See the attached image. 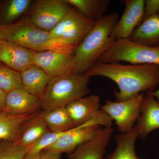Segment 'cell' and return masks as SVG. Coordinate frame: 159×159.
I'll return each instance as SVG.
<instances>
[{"instance_id":"cell-1","label":"cell","mask_w":159,"mask_h":159,"mask_svg":"<svg viewBox=\"0 0 159 159\" xmlns=\"http://www.w3.org/2000/svg\"><path fill=\"white\" fill-rule=\"evenodd\" d=\"M89 78L107 77L116 84V101H123L140 93L152 92L159 86V66L155 65H123L97 61L84 74Z\"/></svg>"},{"instance_id":"cell-2","label":"cell","mask_w":159,"mask_h":159,"mask_svg":"<svg viewBox=\"0 0 159 159\" xmlns=\"http://www.w3.org/2000/svg\"><path fill=\"white\" fill-rule=\"evenodd\" d=\"M118 20L119 14L114 12L104 15L95 21L88 34L74 50L73 73L84 74L112 45L116 40L111 37V32Z\"/></svg>"},{"instance_id":"cell-3","label":"cell","mask_w":159,"mask_h":159,"mask_svg":"<svg viewBox=\"0 0 159 159\" xmlns=\"http://www.w3.org/2000/svg\"><path fill=\"white\" fill-rule=\"evenodd\" d=\"M89 81L90 78L84 74L73 72L51 78L40 99L42 109L47 111L66 107L85 97L90 92Z\"/></svg>"},{"instance_id":"cell-4","label":"cell","mask_w":159,"mask_h":159,"mask_svg":"<svg viewBox=\"0 0 159 159\" xmlns=\"http://www.w3.org/2000/svg\"><path fill=\"white\" fill-rule=\"evenodd\" d=\"M125 61L134 65L159 66V47H152L128 39L116 40L97 61L117 63Z\"/></svg>"},{"instance_id":"cell-5","label":"cell","mask_w":159,"mask_h":159,"mask_svg":"<svg viewBox=\"0 0 159 159\" xmlns=\"http://www.w3.org/2000/svg\"><path fill=\"white\" fill-rule=\"evenodd\" d=\"M95 22L75 8H70L55 28L49 32V38L65 45L77 47L88 34Z\"/></svg>"},{"instance_id":"cell-6","label":"cell","mask_w":159,"mask_h":159,"mask_svg":"<svg viewBox=\"0 0 159 159\" xmlns=\"http://www.w3.org/2000/svg\"><path fill=\"white\" fill-rule=\"evenodd\" d=\"M2 41L14 43L34 51H42L49 39V32L34 25L29 17L7 25H0Z\"/></svg>"},{"instance_id":"cell-7","label":"cell","mask_w":159,"mask_h":159,"mask_svg":"<svg viewBox=\"0 0 159 159\" xmlns=\"http://www.w3.org/2000/svg\"><path fill=\"white\" fill-rule=\"evenodd\" d=\"M144 93H140L123 101L107 99L100 109L114 121L120 133H125L134 125L140 115Z\"/></svg>"},{"instance_id":"cell-8","label":"cell","mask_w":159,"mask_h":159,"mask_svg":"<svg viewBox=\"0 0 159 159\" xmlns=\"http://www.w3.org/2000/svg\"><path fill=\"white\" fill-rule=\"evenodd\" d=\"M70 8L65 0H39L33 5L29 17L38 28L50 32Z\"/></svg>"},{"instance_id":"cell-9","label":"cell","mask_w":159,"mask_h":159,"mask_svg":"<svg viewBox=\"0 0 159 159\" xmlns=\"http://www.w3.org/2000/svg\"><path fill=\"white\" fill-rule=\"evenodd\" d=\"M34 64L51 78L72 73L75 66L73 54L51 51H35Z\"/></svg>"},{"instance_id":"cell-10","label":"cell","mask_w":159,"mask_h":159,"mask_svg":"<svg viewBox=\"0 0 159 159\" xmlns=\"http://www.w3.org/2000/svg\"><path fill=\"white\" fill-rule=\"evenodd\" d=\"M124 3V12L111 32L116 40L129 38L144 19V0H126Z\"/></svg>"},{"instance_id":"cell-11","label":"cell","mask_w":159,"mask_h":159,"mask_svg":"<svg viewBox=\"0 0 159 159\" xmlns=\"http://www.w3.org/2000/svg\"><path fill=\"white\" fill-rule=\"evenodd\" d=\"M114 131L112 126L100 127L92 139L70 153L69 159H104Z\"/></svg>"},{"instance_id":"cell-12","label":"cell","mask_w":159,"mask_h":159,"mask_svg":"<svg viewBox=\"0 0 159 159\" xmlns=\"http://www.w3.org/2000/svg\"><path fill=\"white\" fill-rule=\"evenodd\" d=\"M41 108L40 99L22 88L7 93L3 111L11 115L24 116L38 113Z\"/></svg>"},{"instance_id":"cell-13","label":"cell","mask_w":159,"mask_h":159,"mask_svg":"<svg viewBox=\"0 0 159 159\" xmlns=\"http://www.w3.org/2000/svg\"><path fill=\"white\" fill-rule=\"evenodd\" d=\"M139 138L145 140L152 131L159 129V102L150 92L145 93L140 115L134 125Z\"/></svg>"},{"instance_id":"cell-14","label":"cell","mask_w":159,"mask_h":159,"mask_svg":"<svg viewBox=\"0 0 159 159\" xmlns=\"http://www.w3.org/2000/svg\"><path fill=\"white\" fill-rule=\"evenodd\" d=\"M100 128L99 125H81L74 127L68 130L47 149L60 154L72 153L80 145L92 139Z\"/></svg>"},{"instance_id":"cell-15","label":"cell","mask_w":159,"mask_h":159,"mask_svg":"<svg viewBox=\"0 0 159 159\" xmlns=\"http://www.w3.org/2000/svg\"><path fill=\"white\" fill-rule=\"evenodd\" d=\"M34 52L6 41L0 43V61L19 72L34 64Z\"/></svg>"},{"instance_id":"cell-16","label":"cell","mask_w":159,"mask_h":159,"mask_svg":"<svg viewBox=\"0 0 159 159\" xmlns=\"http://www.w3.org/2000/svg\"><path fill=\"white\" fill-rule=\"evenodd\" d=\"M75 127L88 122L100 110V100L96 95L83 97L70 102L66 107Z\"/></svg>"},{"instance_id":"cell-17","label":"cell","mask_w":159,"mask_h":159,"mask_svg":"<svg viewBox=\"0 0 159 159\" xmlns=\"http://www.w3.org/2000/svg\"><path fill=\"white\" fill-rule=\"evenodd\" d=\"M20 73L23 88L40 99L52 78L34 64Z\"/></svg>"},{"instance_id":"cell-18","label":"cell","mask_w":159,"mask_h":159,"mask_svg":"<svg viewBox=\"0 0 159 159\" xmlns=\"http://www.w3.org/2000/svg\"><path fill=\"white\" fill-rule=\"evenodd\" d=\"M152 47H159V14L143 20L128 39Z\"/></svg>"},{"instance_id":"cell-19","label":"cell","mask_w":159,"mask_h":159,"mask_svg":"<svg viewBox=\"0 0 159 159\" xmlns=\"http://www.w3.org/2000/svg\"><path fill=\"white\" fill-rule=\"evenodd\" d=\"M39 113L29 119L23 125L18 138L15 142L16 144L28 149L43 135L50 131Z\"/></svg>"},{"instance_id":"cell-20","label":"cell","mask_w":159,"mask_h":159,"mask_svg":"<svg viewBox=\"0 0 159 159\" xmlns=\"http://www.w3.org/2000/svg\"><path fill=\"white\" fill-rule=\"evenodd\" d=\"M139 135L134 125L125 133L117 134L115 136L116 146L115 150L104 159H145L137 155L135 143Z\"/></svg>"},{"instance_id":"cell-21","label":"cell","mask_w":159,"mask_h":159,"mask_svg":"<svg viewBox=\"0 0 159 159\" xmlns=\"http://www.w3.org/2000/svg\"><path fill=\"white\" fill-rule=\"evenodd\" d=\"M36 114L16 116L7 113L4 111H1L0 140L6 142H16L23 125Z\"/></svg>"},{"instance_id":"cell-22","label":"cell","mask_w":159,"mask_h":159,"mask_svg":"<svg viewBox=\"0 0 159 159\" xmlns=\"http://www.w3.org/2000/svg\"><path fill=\"white\" fill-rule=\"evenodd\" d=\"M39 115L51 132H63L75 127L66 107L39 112Z\"/></svg>"},{"instance_id":"cell-23","label":"cell","mask_w":159,"mask_h":159,"mask_svg":"<svg viewBox=\"0 0 159 159\" xmlns=\"http://www.w3.org/2000/svg\"><path fill=\"white\" fill-rule=\"evenodd\" d=\"M70 6L75 7L84 16L96 21L104 16L109 0H65Z\"/></svg>"},{"instance_id":"cell-24","label":"cell","mask_w":159,"mask_h":159,"mask_svg":"<svg viewBox=\"0 0 159 159\" xmlns=\"http://www.w3.org/2000/svg\"><path fill=\"white\" fill-rule=\"evenodd\" d=\"M30 0H11L4 7L1 16V25H11V22L17 19L27 11L30 6Z\"/></svg>"},{"instance_id":"cell-25","label":"cell","mask_w":159,"mask_h":159,"mask_svg":"<svg viewBox=\"0 0 159 159\" xmlns=\"http://www.w3.org/2000/svg\"><path fill=\"white\" fill-rule=\"evenodd\" d=\"M22 88L20 72L0 63V89L8 93L15 89Z\"/></svg>"},{"instance_id":"cell-26","label":"cell","mask_w":159,"mask_h":159,"mask_svg":"<svg viewBox=\"0 0 159 159\" xmlns=\"http://www.w3.org/2000/svg\"><path fill=\"white\" fill-rule=\"evenodd\" d=\"M67 131L63 132H51L50 131L48 132L27 149L28 153H39L43 150L47 149L57 142Z\"/></svg>"},{"instance_id":"cell-27","label":"cell","mask_w":159,"mask_h":159,"mask_svg":"<svg viewBox=\"0 0 159 159\" xmlns=\"http://www.w3.org/2000/svg\"><path fill=\"white\" fill-rule=\"evenodd\" d=\"M27 153V148L15 142L3 141L0 143V159H24Z\"/></svg>"},{"instance_id":"cell-28","label":"cell","mask_w":159,"mask_h":159,"mask_svg":"<svg viewBox=\"0 0 159 159\" xmlns=\"http://www.w3.org/2000/svg\"><path fill=\"white\" fill-rule=\"evenodd\" d=\"M158 14L159 0H144V19Z\"/></svg>"},{"instance_id":"cell-29","label":"cell","mask_w":159,"mask_h":159,"mask_svg":"<svg viewBox=\"0 0 159 159\" xmlns=\"http://www.w3.org/2000/svg\"><path fill=\"white\" fill-rule=\"evenodd\" d=\"M41 159H61V154L46 149L41 152Z\"/></svg>"},{"instance_id":"cell-30","label":"cell","mask_w":159,"mask_h":159,"mask_svg":"<svg viewBox=\"0 0 159 159\" xmlns=\"http://www.w3.org/2000/svg\"><path fill=\"white\" fill-rule=\"evenodd\" d=\"M7 93L0 89V111H4L6 105Z\"/></svg>"},{"instance_id":"cell-31","label":"cell","mask_w":159,"mask_h":159,"mask_svg":"<svg viewBox=\"0 0 159 159\" xmlns=\"http://www.w3.org/2000/svg\"><path fill=\"white\" fill-rule=\"evenodd\" d=\"M24 159H41V152L37 153H27Z\"/></svg>"},{"instance_id":"cell-32","label":"cell","mask_w":159,"mask_h":159,"mask_svg":"<svg viewBox=\"0 0 159 159\" xmlns=\"http://www.w3.org/2000/svg\"><path fill=\"white\" fill-rule=\"evenodd\" d=\"M150 93L153 95L157 99V101L159 102V86L156 90L154 91V92H150Z\"/></svg>"},{"instance_id":"cell-33","label":"cell","mask_w":159,"mask_h":159,"mask_svg":"<svg viewBox=\"0 0 159 159\" xmlns=\"http://www.w3.org/2000/svg\"><path fill=\"white\" fill-rule=\"evenodd\" d=\"M2 36H1V32H0V43L2 42Z\"/></svg>"}]
</instances>
